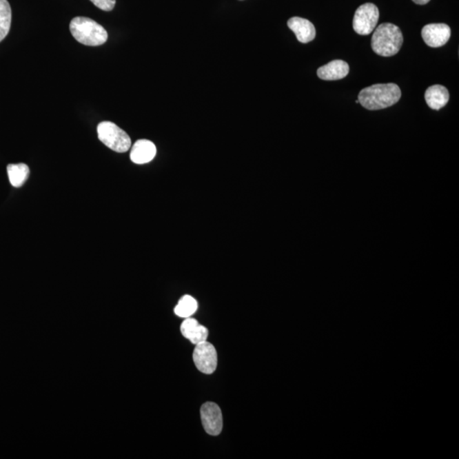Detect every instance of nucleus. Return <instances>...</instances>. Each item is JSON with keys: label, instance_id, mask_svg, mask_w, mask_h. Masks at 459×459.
<instances>
[{"label": "nucleus", "instance_id": "f257e3e1", "mask_svg": "<svg viewBox=\"0 0 459 459\" xmlns=\"http://www.w3.org/2000/svg\"><path fill=\"white\" fill-rule=\"evenodd\" d=\"M402 97V91L396 83H377L360 90L359 103L367 110L377 111L392 107Z\"/></svg>", "mask_w": 459, "mask_h": 459}, {"label": "nucleus", "instance_id": "f03ea898", "mask_svg": "<svg viewBox=\"0 0 459 459\" xmlns=\"http://www.w3.org/2000/svg\"><path fill=\"white\" fill-rule=\"evenodd\" d=\"M403 35L399 27L392 23L378 26L371 38V49L378 56H395L402 48Z\"/></svg>", "mask_w": 459, "mask_h": 459}, {"label": "nucleus", "instance_id": "7ed1b4c3", "mask_svg": "<svg viewBox=\"0 0 459 459\" xmlns=\"http://www.w3.org/2000/svg\"><path fill=\"white\" fill-rule=\"evenodd\" d=\"M70 32L76 41L87 46H99L108 41L105 29L88 17L74 18L70 23Z\"/></svg>", "mask_w": 459, "mask_h": 459}, {"label": "nucleus", "instance_id": "20e7f679", "mask_svg": "<svg viewBox=\"0 0 459 459\" xmlns=\"http://www.w3.org/2000/svg\"><path fill=\"white\" fill-rule=\"evenodd\" d=\"M98 138L112 151L126 152L131 147V139L125 130L114 123L105 121L97 127Z\"/></svg>", "mask_w": 459, "mask_h": 459}, {"label": "nucleus", "instance_id": "39448f33", "mask_svg": "<svg viewBox=\"0 0 459 459\" xmlns=\"http://www.w3.org/2000/svg\"><path fill=\"white\" fill-rule=\"evenodd\" d=\"M380 19V10L371 3H366L356 10L353 18V29L360 35H369L374 30Z\"/></svg>", "mask_w": 459, "mask_h": 459}, {"label": "nucleus", "instance_id": "423d86ee", "mask_svg": "<svg viewBox=\"0 0 459 459\" xmlns=\"http://www.w3.org/2000/svg\"><path fill=\"white\" fill-rule=\"evenodd\" d=\"M192 356L196 369L203 374H211L216 370L217 352L216 348L210 342L206 340L196 345Z\"/></svg>", "mask_w": 459, "mask_h": 459}, {"label": "nucleus", "instance_id": "0eeeda50", "mask_svg": "<svg viewBox=\"0 0 459 459\" xmlns=\"http://www.w3.org/2000/svg\"><path fill=\"white\" fill-rule=\"evenodd\" d=\"M200 414L205 431L210 436L220 435L223 428V417L220 407L216 403L207 402L201 407Z\"/></svg>", "mask_w": 459, "mask_h": 459}, {"label": "nucleus", "instance_id": "6e6552de", "mask_svg": "<svg viewBox=\"0 0 459 459\" xmlns=\"http://www.w3.org/2000/svg\"><path fill=\"white\" fill-rule=\"evenodd\" d=\"M425 43L432 48L445 45L451 37V28L445 23H432L425 26L421 31Z\"/></svg>", "mask_w": 459, "mask_h": 459}, {"label": "nucleus", "instance_id": "1a4fd4ad", "mask_svg": "<svg viewBox=\"0 0 459 459\" xmlns=\"http://www.w3.org/2000/svg\"><path fill=\"white\" fill-rule=\"evenodd\" d=\"M287 27L294 32L298 42L307 43L316 38V28L311 21L301 17H292L287 21Z\"/></svg>", "mask_w": 459, "mask_h": 459}, {"label": "nucleus", "instance_id": "9d476101", "mask_svg": "<svg viewBox=\"0 0 459 459\" xmlns=\"http://www.w3.org/2000/svg\"><path fill=\"white\" fill-rule=\"evenodd\" d=\"M156 154V145L148 140H139L134 144L130 152V159L136 165H145L151 162Z\"/></svg>", "mask_w": 459, "mask_h": 459}, {"label": "nucleus", "instance_id": "9b49d317", "mask_svg": "<svg viewBox=\"0 0 459 459\" xmlns=\"http://www.w3.org/2000/svg\"><path fill=\"white\" fill-rule=\"evenodd\" d=\"M349 68L347 63L342 60H334L318 68V76L327 81H334L345 78L349 74Z\"/></svg>", "mask_w": 459, "mask_h": 459}, {"label": "nucleus", "instance_id": "f8f14e48", "mask_svg": "<svg viewBox=\"0 0 459 459\" xmlns=\"http://www.w3.org/2000/svg\"><path fill=\"white\" fill-rule=\"evenodd\" d=\"M181 331L182 335L194 345L206 341L209 335V330L205 327L200 325L198 320L191 318H187L182 323Z\"/></svg>", "mask_w": 459, "mask_h": 459}, {"label": "nucleus", "instance_id": "ddd939ff", "mask_svg": "<svg viewBox=\"0 0 459 459\" xmlns=\"http://www.w3.org/2000/svg\"><path fill=\"white\" fill-rule=\"evenodd\" d=\"M425 99L429 108L439 111L448 103L450 99L449 91L445 86L435 85L429 87L425 91Z\"/></svg>", "mask_w": 459, "mask_h": 459}, {"label": "nucleus", "instance_id": "4468645a", "mask_svg": "<svg viewBox=\"0 0 459 459\" xmlns=\"http://www.w3.org/2000/svg\"><path fill=\"white\" fill-rule=\"evenodd\" d=\"M10 184L14 187H21L28 180L30 170L25 163H17V165H9L7 166Z\"/></svg>", "mask_w": 459, "mask_h": 459}, {"label": "nucleus", "instance_id": "2eb2a0df", "mask_svg": "<svg viewBox=\"0 0 459 459\" xmlns=\"http://www.w3.org/2000/svg\"><path fill=\"white\" fill-rule=\"evenodd\" d=\"M12 25V8L7 0H0V42L8 35Z\"/></svg>", "mask_w": 459, "mask_h": 459}, {"label": "nucleus", "instance_id": "dca6fc26", "mask_svg": "<svg viewBox=\"0 0 459 459\" xmlns=\"http://www.w3.org/2000/svg\"><path fill=\"white\" fill-rule=\"evenodd\" d=\"M198 307V302L194 298L192 297L191 295H185L174 308V313L180 318H187L194 314Z\"/></svg>", "mask_w": 459, "mask_h": 459}, {"label": "nucleus", "instance_id": "f3484780", "mask_svg": "<svg viewBox=\"0 0 459 459\" xmlns=\"http://www.w3.org/2000/svg\"><path fill=\"white\" fill-rule=\"evenodd\" d=\"M94 6L105 12H111L114 9L116 0H90Z\"/></svg>", "mask_w": 459, "mask_h": 459}, {"label": "nucleus", "instance_id": "a211bd4d", "mask_svg": "<svg viewBox=\"0 0 459 459\" xmlns=\"http://www.w3.org/2000/svg\"><path fill=\"white\" fill-rule=\"evenodd\" d=\"M413 1L417 3V5L424 6L431 1V0H413Z\"/></svg>", "mask_w": 459, "mask_h": 459}, {"label": "nucleus", "instance_id": "6ab92c4d", "mask_svg": "<svg viewBox=\"0 0 459 459\" xmlns=\"http://www.w3.org/2000/svg\"><path fill=\"white\" fill-rule=\"evenodd\" d=\"M356 104H358V103H359V101H358V100H356Z\"/></svg>", "mask_w": 459, "mask_h": 459}]
</instances>
